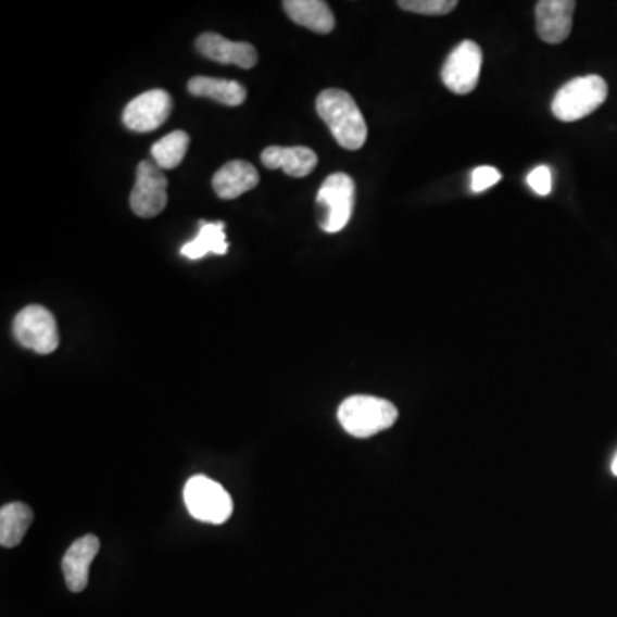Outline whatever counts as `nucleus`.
I'll list each match as a JSON object with an SVG mask.
<instances>
[{"label": "nucleus", "instance_id": "obj_1", "mask_svg": "<svg viewBox=\"0 0 617 617\" xmlns=\"http://www.w3.org/2000/svg\"><path fill=\"white\" fill-rule=\"evenodd\" d=\"M316 110L341 148L355 151L366 144V118L347 91L337 88L322 91L316 100Z\"/></svg>", "mask_w": 617, "mask_h": 617}, {"label": "nucleus", "instance_id": "obj_2", "mask_svg": "<svg viewBox=\"0 0 617 617\" xmlns=\"http://www.w3.org/2000/svg\"><path fill=\"white\" fill-rule=\"evenodd\" d=\"M399 411L388 400L355 394L341 403L338 408V420L341 427L354 438H370L378 432L394 426Z\"/></svg>", "mask_w": 617, "mask_h": 617}, {"label": "nucleus", "instance_id": "obj_3", "mask_svg": "<svg viewBox=\"0 0 617 617\" xmlns=\"http://www.w3.org/2000/svg\"><path fill=\"white\" fill-rule=\"evenodd\" d=\"M609 86L597 74L575 77L557 90L553 100L554 117L563 123H575L601 109L607 100Z\"/></svg>", "mask_w": 617, "mask_h": 617}, {"label": "nucleus", "instance_id": "obj_4", "mask_svg": "<svg viewBox=\"0 0 617 617\" xmlns=\"http://www.w3.org/2000/svg\"><path fill=\"white\" fill-rule=\"evenodd\" d=\"M355 203V182L350 175H329L319 187L316 200V215L319 227L326 234L343 230L352 218Z\"/></svg>", "mask_w": 617, "mask_h": 617}, {"label": "nucleus", "instance_id": "obj_5", "mask_svg": "<svg viewBox=\"0 0 617 617\" xmlns=\"http://www.w3.org/2000/svg\"><path fill=\"white\" fill-rule=\"evenodd\" d=\"M184 501L196 520L204 524H225L234 512V503L227 489L204 476H194L187 480Z\"/></svg>", "mask_w": 617, "mask_h": 617}, {"label": "nucleus", "instance_id": "obj_6", "mask_svg": "<svg viewBox=\"0 0 617 617\" xmlns=\"http://www.w3.org/2000/svg\"><path fill=\"white\" fill-rule=\"evenodd\" d=\"M13 333L20 345L40 355H49L59 347V328L49 308L28 305L14 317Z\"/></svg>", "mask_w": 617, "mask_h": 617}, {"label": "nucleus", "instance_id": "obj_7", "mask_svg": "<svg viewBox=\"0 0 617 617\" xmlns=\"http://www.w3.org/2000/svg\"><path fill=\"white\" fill-rule=\"evenodd\" d=\"M167 177L162 168L150 160H142L136 171V182L130 192L129 204L141 218H153L167 206Z\"/></svg>", "mask_w": 617, "mask_h": 617}, {"label": "nucleus", "instance_id": "obj_8", "mask_svg": "<svg viewBox=\"0 0 617 617\" xmlns=\"http://www.w3.org/2000/svg\"><path fill=\"white\" fill-rule=\"evenodd\" d=\"M480 67L482 49L476 41L465 40L448 55L441 71V79L453 93L467 95L479 85Z\"/></svg>", "mask_w": 617, "mask_h": 617}, {"label": "nucleus", "instance_id": "obj_9", "mask_svg": "<svg viewBox=\"0 0 617 617\" xmlns=\"http://www.w3.org/2000/svg\"><path fill=\"white\" fill-rule=\"evenodd\" d=\"M174 103L165 90H150L130 100L124 109V126L135 133H151L162 127L171 115Z\"/></svg>", "mask_w": 617, "mask_h": 617}, {"label": "nucleus", "instance_id": "obj_10", "mask_svg": "<svg viewBox=\"0 0 617 617\" xmlns=\"http://www.w3.org/2000/svg\"><path fill=\"white\" fill-rule=\"evenodd\" d=\"M572 0H540L536 5L537 33L540 40L551 46L563 43L572 28Z\"/></svg>", "mask_w": 617, "mask_h": 617}, {"label": "nucleus", "instance_id": "obj_11", "mask_svg": "<svg viewBox=\"0 0 617 617\" xmlns=\"http://www.w3.org/2000/svg\"><path fill=\"white\" fill-rule=\"evenodd\" d=\"M196 49L210 61L234 64L240 70H252L257 64V52L245 41H230L218 33H203L196 40Z\"/></svg>", "mask_w": 617, "mask_h": 617}, {"label": "nucleus", "instance_id": "obj_12", "mask_svg": "<svg viewBox=\"0 0 617 617\" xmlns=\"http://www.w3.org/2000/svg\"><path fill=\"white\" fill-rule=\"evenodd\" d=\"M98 551H100V540L95 536L81 537L67 549L62 559V571H64L65 583L71 592H83L88 585L90 566Z\"/></svg>", "mask_w": 617, "mask_h": 617}, {"label": "nucleus", "instance_id": "obj_13", "mask_svg": "<svg viewBox=\"0 0 617 617\" xmlns=\"http://www.w3.org/2000/svg\"><path fill=\"white\" fill-rule=\"evenodd\" d=\"M212 184L219 200H236L260 184V174L251 163L234 160L216 172Z\"/></svg>", "mask_w": 617, "mask_h": 617}, {"label": "nucleus", "instance_id": "obj_14", "mask_svg": "<svg viewBox=\"0 0 617 617\" xmlns=\"http://www.w3.org/2000/svg\"><path fill=\"white\" fill-rule=\"evenodd\" d=\"M261 162L266 168H272V171L284 168L285 174L301 179L316 168L317 154L311 148L305 147H269L261 154Z\"/></svg>", "mask_w": 617, "mask_h": 617}, {"label": "nucleus", "instance_id": "obj_15", "mask_svg": "<svg viewBox=\"0 0 617 617\" xmlns=\"http://www.w3.org/2000/svg\"><path fill=\"white\" fill-rule=\"evenodd\" d=\"M285 13L295 25L326 35L335 29L333 11L323 0H285Z\"/></svg>", "mask_w": 617, "mask_h": 617}, {"label": "nucleus", "instance_id": "obj_16", "mask_svg": "<svg viewBox=\"0 0 617 617\" xmlns=\"http://www.w3.org/2000/svg\"><path fill=\"white\" fill-rule=\"evenodd\" d=\"M187 90L194 97L213 98L227 106L242 105L248 97L244 86L239 83L207 76L192 77L191 81L187 83Z\"/></svg>", "mask_w": 617, "mask_h": 617}, {"label": "nucleus", "instance_id": "obj_17", "mask_svg": "<svg viewBox=\"0 0 617 617\" xmlns=\"http://www.w3.org/2000/svg\"><path fill=\"white\" fill-rule=\"evenodd\" d=\"M33 509L25 503H9L0 509V545L16 547L33 524Z\"/></svg>", "mask_w": 617, "mask_h": 617}, {"label": "nucleus", "instance_id": "obj_18", "mask_svg": "<svg viewBox=\"0 0 617 617\" xmlns=\"http://www.w3.org/2000/svg\"><path fill=\"white\" fill-rule=\"evenodd\" d=\"M200 231L198 236L189 242V244L184 245L182 254L187 260H201V257L206 256V254H216V256H224L228 251L227 237H225V224L224 222H215V224H207V222H201Z\"/></svg>", "mask_w": 617, "mask_h": 617}, {"label": "nucleus", "instance_id": "obj_19", "mask_svg": "<svg viewBox=\"0 0 617 617\" xmlns=\"http://www.w3.org/2000/svg\"><path fill=\"white\" fill-rule=\"evenodd\" d=\"M189 135L186 130H172L171 135L154 142L151 148V154L156 165L162 171H172V168L179 167L186 156L187 148H189Z\"/></svg>", "mask_w": 617, "mask_h": 617}, {"label": "nucleus", "instance_id": "obj_20", "mask_svg": "<svg viewBox=\"0 0 617 617\" xmlns=\"http://www.w3.org/2000/svg\"><path fill=\"white\" fill-rule=\"evenodd\" d=\"M400 8L406 13L423 14V16H444L455 11L456 0H400Z\"/></svg>", "mask_w": 617, "mask_h": 617}, {"label": "nucleus", "instance_id": "obj_21", "mask_svg": "<svg viewBox=\"0 0 617 617\" xmlns=\"http://www.w3.org/2000/svg\"><path fill=\"white\" fill-rule=\"evenodd\" d=\"M528 186L532 187V191L537 196H549L553 191V174L551 168L542 167L533 168L527 177Z\"/></svg>", "mask_w": 617, "mask_h": 617}, {"label": "nucleus", "instance_id": "obj_22", "mask_svg": "<svg viewBox=\"0 0 617 617\" xmlns=\"http://www.w3.org/2000/svg\"><path fill=\"white\" fill-rule=\"evenodd\" d=\"M501 172L494 167H479L471 172V191L483 192L500 182Z\"/></svg>", "mask_w": 617, "mask_h": 617}, {"label": "nucleus", "instance_id": "obj_23", "mask_svg": "<svg viewBox=\"0 0 617 617\" xmlns=\"http://www.w3.org/2000/svg\"><path fill=\"white\" fill-rule=\"evenodd\" d=\"M613 474L614 476L617 477V455L614 456V462H613Z\"/></svg>", "mask_w": 617, "mask_h": 617}]
</instances>
